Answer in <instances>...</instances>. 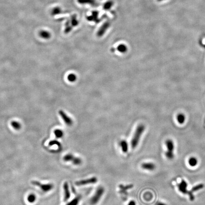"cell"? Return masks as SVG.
<instances>
[{"label":"cell","instance_id":"1","mask_svg":"<svg viewBox=\"0 0 205 205\" xmlns=\"http://www.w3.org/2000/svg\"><path fill=\"white\" fill-rule=\"evenodd\" d=\"M145 128V126L142 124H141L137 126L131 140V147L132 149H134L138 145L140 138L143 131H144Z\"/></svg>","mask_w":205,"mask_h":205},{"label":"cell","instance_id":"2","mask_svg":"<svg viewBox=\"0 0 205 205\" xmlns=\"http://www.w3.org/2000/svg\"><path fill=\"white\" fill-rule=\"evenodd\" d=\"M104 192V189L102 187H99L96 189L95 193L90 200V204L91 205H95L98 202L99 200L101 199Z\"/></svg>","mask_w":205,"mask_h":205},{"label":"cell","instance_id":"3","mask_svg":"<svg viewBox=\"0 0 205 205\" xmlns=\"http://www.w3.org/2000/svg\"><path fill=\"white\" fill-rule=\"evenodd\" d=\"M165 143L168 150L165 153L166 157L169 160H172L174 156L173 153V150L174 149V142L171 140L168 139L166 141Z\"/></svg>","mask_w":205,"mask_h":205},{"label":"cell","instance_id":"4","mask_svg":"<svg viewBox=\"0 0 205 205\" xmlns=\"http://www.w3.org/2000/svg\"><path fill=\"white\" fill-rule=\"evenodd\" d=\"M31 184L33 185L39 187L44 192L49 191L54 188V185L52 184L49 183L43 184L38 181H32Z\"/></svg>","mask_w":205,"mask_h":205},{"label":"cell","instance_id":"5","mask_svg":"<svg viewBox=\"0 0 205 205\" xmlns=\"http://www.w3.org/2000/svg\"><path fill=\"white\" fill-rule=\"evenodd\" d=\"M98 181L97 178L95 177L89 178L85 180L77 181L75 182V184L78 186H84L89 184H93L96 183Z\"/></svg>","mask_w":205,"mask_h":205},{"label":"cell","instance_id":"6","mask_svg":"<svg viewBox=\"0 0 205 205\" xmlns=\"http://www.w3.org/2000/svg\"><path fill=\"white\" fill-rule=\"evenodd\" d=\"M59 114L62 119L64 121V123L68 126H70L73 123V121L72 120L71 118L69 117L68 115L66 114L62 110H60L59 111Z\"/></svg>","mask_w":205,"mask_h":205},{"label":"cell","instance_id":"7","mask_svg":"<svg viewBox=\"0 0 205 205\" xmlns=\"http://www.w3.org/2000/svg\"><path fill=\"white\" fill-rule=\"evenodd\" d=\"M110 22L109 21H107L104 23L102 25L101 27L99 28L97 32V36L99 37H101L104 35V34L105 33L108 29L109 28L110 26Z\"/></svg>","mask_w":205,"mask_h":205},{"label":"cell","instance_id":"8","mask_svg":"<svg viewBox=\"0 0 205 205\" xmlns=\"http://www.w3.org/2000/svg\"><path fill=\"white\" fill-rule=\"evenodd\" d=\"M188 184L184 180H182L178 185V189L180 191L184 194H189V191L187 189Z\"/></svg>","mask_w":205,"mask_h":205},{"label":"cell","instance_id":"9","mask_svg":"<svg viewBox=\"0 0 205 205\" xmlns=\"http://www.w3.org/2000/svg\"><path fill=\"white\" fill-rule=\"evenodd\" d=\"M63 189H64V201H67L70 197V192L69 190L68 183L67 182H65V183H64Z\"/></svg>","mask_w":205,"mask_h":205},{"label":"cell","instance_id":"10","mask_svg":"<svg viewBox=\"0 0 205 205\" xmlns=\"http://www.w3.org/2000/svg\"><path fill=\"white\" fill-rule=\"evenodd\" d=\"M98 12L96 11H93L91 15L87 17V19L88 21L90 22H96V23H98V22H100V19H98Z\"/></svg>","mask_w":205,"mask_h":205},{"label":"cell","instance_id":"11","mask_svg":"<svg viewBox=\"0 0 205 205\" xmlns=\"http://www.w3.org/2000/svg\"><path fill=\"white\" fill-rule=\"evenodd\" d=\"M141 167L144 170L152 171L155 169L156 166H155V165L153 163L145 162V163H143L142 164Z\"/></svg>","mask_w":205,"mask_h":205},{"label":"cell","instance_id":"12","mask_svg":"<svg viewBox=\"0 0 205 205\" xmlns=\"http://www.w3.org/2000/svg\"><path fill=\"white\" fill-rule=\"evenodd\" d=\"M77 1L80 4H89L92 6H96L98 4L96 0H77Z\"/></svg>","mask_w":205,"mask_h":205},{"label":"cell","instance_id":"13","mask_svg":"<svg viewBox=\"0 0 205 205\" xmlns=\"http://www.w3.org/2000/svg\"><path fill=\"white\" fill-rule=\"evenodd\" d=\"M39 35L41 38L48 39L50 38L51 35V33L46 30H42L39 31Z\"/></svg>","mask_w":205,"mask_h":205},{"label":"cell","instance_id":"14","mask_svg":"<svg viewBox=\"0 0 205 205\" xmlns=\"http://www.w3.org/2000/svg\"><path fill=\"white\" fill-rule=\"evenodd\" d=\"M120 145L122 150L123 153H127L128 150V144L125 140H122L120 142Z\"/></svg>","mask_w":205,"mask_h":205},{"label":"cell","instance_id":"15","mask_svg":"<svg viewBox=\"0 0 205 205\" xmlns=\"http://www.w3.org/2000/svg\"><path fill=\"white\" fill-rule=\"evenodd\" d=\"M113 5L114 2L112 0H108L104 3L103 5V9L105 11H108L111 9Z\"/></svg>","mask_w":205,"mask_h":205},{"label":"cell","instance_id":"16","mask_svg":"<svg viewBox=\"0 0 205 205\" xmlns=\"http://www.w3.org/2000/svg\"><path fill=\"white\" fill-rule=\"evenodd\" d=\"M81 199V196L80 195L77 196V197H75L73 200H72L71 201L67 204L66 205H78Z\"/></svg>","mask_w":205,"mask_h":205},{"label":"cell","instance_id":"17","mask_svg":"<svg viewBox=\"0 0 205 205\" xmlns=\"http://www.w3.org/2000/svg\"><path fill=\"white\" fill-rule=\"evenodd\" d=\"M70 22L71 25L73 27L77 26L79 24V22L77 19V15L76 14H74L71 16Z\"/></svg>","mask_w":205,"mask_h":205},{"label":"cell","instance_id":"18","mask_svg":"<svg viewBox=\"0 0 205 205\" xmlns=\"http://www.w3.org/2000/svg\"><path fill=\"white\" fill-rule=\"evenodd\" d=\"M65 29L64 30V33L65 34H68V33H69L71 31L72 29H73V27L72 26V25L70 23V20H68L66 22L65 24Z\"/></svg>","mask_w":205,"mask_h":205},{"label":"cell","instance_id":"19","mask_svg":"<svg viewBox=\"0 0 205 205\" xmlns=\"http://www.w3.org/2000/svg\"><path fill=\"white\" fill-rule=\"evenodd\" d=\"M117 50L120 53H124L127 51V47L124 44H120L117 47Z\"/></svg>","mask_w":205,"mask_h":205},{"label":"cell","instance_id":"20","mask_svg":"<svg viewBox=\"0 0 205 205\" xmlns=\"http://www.w3.org/2000/svg\"><path fill=\"white\" fill-rule=\"evenodd\" d=\"M62 12L61 9L59 7H55L54 8L52 9L51 12V14L52 16H55L57 14H61Z\"/></svg>","mask_w":205,"mask_h":205},{"label":"cell","instance_id":"21","mask_svg":"<svg viewBox=\"0 0 205 205\" xmlns=\"http://www.w3.org/2000/svg\"><path fill=\"white\" fill-rule=\"evenodd\" d=\"M197 160L195 157H191L189 160V164L191 167H195L197 164Z\"/></svg>","mask_w":205,"mask_h":205},{"label":"cell","instance_id":"22","mask_svg":"<svg viewBox=\"0 0 205 205\" xmlns=\"http://www.w3.org/2000/svg\"><path fill=\"white\" fill-rule=\"evenodd\" d=\"M75 156L72 154H67L66 155L64 156L63 157V161H66V162H68V161H71L72 162V160L74 158Z\"/></svg>","mask_w":205,"mask_h":205},{"label":"cell","instance_id":"23","mask_svg":"<svg viewBox=\"0 0 205 205\" xmlns=\"http://www.w3.org/2000/svg\"><path fill=\"white\" fill-rule=\"evenodd\" d=\"M11 125L15 130H19L22 127V125H21V123L17 121H15L11 122Z\"/></svg>","mask_w":205,"mask_h":205},{"label":"cell","instance_id":"24","mask_svg":"<svg viewBox=\"0 0 205 205\" xmlns=\"http://www.w3.org/2000/svg\"><path fill=\"white\" fill-rule=\"evenodd\" d=\"M54 134L57 138H61L64 135L63 131L60 129H56L54 131Z\"/></svg>","mask_w":205,"mask_h":205},{"label":"cell","instance_id":"25","mask_svg":"<svg viewBox=\"0 0 205 205\" xmlns=\"http://www.w3.org/2000/svg\"><path fill=\"white\" fill-rule=\"evenodd\" d=\"M204 185L203 184H200L197 185L196 186H194V187H193L190 191L192 193L197 191L201 189H202L204 188Z\"/></svg>","mask_w":205,"mask_h":205},{"label":"cell","instance_id":"26","mask_svg":"<svg viewBox=\"0 0 205 205\" xmlns=\"http://www.w3.org/2000/svg\"><path fill=\"white\" fill-rule=\"evenodd\" d=\"M177 119L178 123H180V124H182L185 122V117L184 115L182 114H180L178 115Z\"/></svg>","mask_w":205,"mask_h":205},{"label":"cell","instance_id":"27","mask_svg":"<svg viewBox=\"0 0 205 205\" xmlns=\"http://www.w3.org/2000/svg\"><path fill=\"white\" fill-rule=\"evenodd\" d=\"M72 162L75 165L77 166V165H80V164L82 163V161L81 159H80V158L75 157L73 160H72Z\"/></svg>","mask_w":205,"mask_h":205},{"label":"cell","instance_id":"28","mask_svg":"<svg viewBox=\"0 0 205 205\" xmlns=\"http://www.w3.org/2000/svg\"><path fill=\"white\" fill-rule=\"evenodd\" d=\"M68 80L69 82H75L77 80V76L74 74H69L68 76Z\"/></svg>","mask_w":205,"mask_h":205},{"label":"cell","instance_id":"29","mask_svg":"<svg viewBox=\"0 0 205 205\" xmlns=\"http://www.w3.org/2000/svg\"><path fill=\"white\" fill-rule=\"evenodd\" d=\"M36 197L34 194H30L28 197V200L30 203H33L35 201Z\"/></svg>","mask_w":205,"mask_h":205},{"label":"cell","instance_id":"30","mask_svg":"<svg viewBox=\"0 0 205 205\" xmlns=\"http://www.w3.org/2000/svg\"><path fill=\"white\" fill-rule=\"evenodd\" d=\"M134 186L133 185H128L127 186H123V185H120L119 186V188H120L121 189L123 190H127L128 189H131L133 188Z\"/></svg>","mask_w":205,"mask_h":205},{"label":"cell","instance_id":"31","mask_svg":"<svg viewBox=\"0 0 205 205\" xmlns=\"http://www.w3.org/2000/svg\"><path fill=\"white\" fill-rule=\"evenodd\" d=\"M54 145H57L58 147H60L61 146L60 142H58L57 140H52L49 142V146H53Z\"/></svg>","mask_w":205,"mask_h":205},{"label":"cell","instance_id":"32","mask_svg":"<svg viewBox=\"0 0 205 205\" xmlns=\"http://www.w3.org/2000/svg\"><path fill=\"white\" fill-rule=\"evenodd\" d=\"M128 205H136V204L134 200H131L129 202Z\"/></svg>","mask_w":205,"mask_h":205},{"label":"cell","instance_id":"33","mask_svg":"<svg viewBox=\"0 0 205 205\" xmlns=\"http://www.w3.org/2000/svg\"><path fill=\"white\" fill-rule=\"evenodd\" d=\"M156 205H167L166 204L164 203L161 202H158L156 204Z\"/></svg>","mask_w":205,"mask_h":205},{"label":"cell","instance_id":"34","mask_svg":"<svg viewBox=\"0 0 205 205\" xmlns=\"http://www.w3.org/2000/svg\"><path fill=\"white\" fill-rule=\"evenodd\" d=\"M111 50L112 52H114V51H115V49H114V48H112Z\"/></svg>","mask_w":205,"mask_h":205},{"label":"cell","instance_id":"35","mask_svg":"<svg viewBox=\"0 0 205 205\" xmlns=\"http://www.w3.org/2000/svg\"><path fill=\"white\" fill-rule=\"evenodd\" d=\"M165 1V0H157V1L158 2H162V1Z\"/></svg>","mask_w":205,"mask_h":205}]
</instances>
